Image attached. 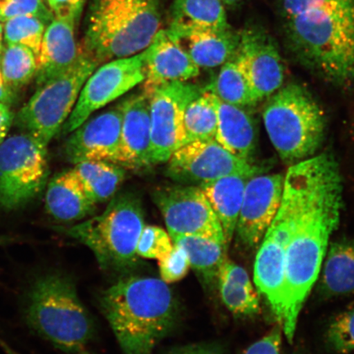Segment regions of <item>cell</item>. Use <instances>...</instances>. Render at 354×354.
Instances as JSON below:
<instances>
[{"label":"cell","mask_w":354,"mask_h":354,"mask_svg":"<svg viewBox=\"0 0 354 354\" xmlns=\"http://www.w3.org/2000/svg\"><path fill=\"white\" fill-rule=\"evenodd\" d=\"M165 354H225L223 348L216 343H198L169 349Z\"/></svg>","instance_id":"obj_40"},{"label":"cell","mask_w":354,"mask_h":354,"mask_svg":"<svg viewBox=\"0 0 354 354\" xmlns=\"http://www.w3.org/2000/svg\"><path fill=\"white\" fill-rule=\"evenodd\" d=\"M145 53L103 64L86 80L61 131L68 136L91 115L143 83Z\"/></svg>","instance_id":"obj_11"},{"label":"cell","mask_w":354,"mask_h":354,"mask_svg":"<svg viewBox=\"0 0 354 354\" xmlns=\"http://www.w3.org/2000/svg\"><path fill=\"white\" fill-rule=\"evenodd\" d=\"M206 90L224 103L240 107L254 105L259 102L249 79L234 56L221 66L214 81Z\"/></svg>","instance_id":"obj_30"},{"label":"cell","mask_w":354,"mask_h":354,"mask_svg":"<svg viewBox=\"0 0 354 354\" xmlns=\"http://www.w3.org/2000/svg\"><path fill=\"white\" fill-rule=\"evenodd\" d=\"M48 174L47 146L32 135L8 137L0 145V207L19 209L38 196Z\"/></svg>","instance_id":"obj_10"},{"label":"cell","mask_w":354,"mask_h":354,"mask_svg":"<svg viewBox=\"0 0 354 354\" xmlns=\"http://www.w3.org/2000/svg\"><path fill=\"white\" fill-rule=\"evenodd\" d=\"M171 240L187 252L190 268L203 284L209 286L216 283L221 265L227 257L228 247L225 243L197 236H180Z\"/></svg>","instance_id":"obj_29"},{"label":"cell","mask_w":354,"mask_h":354,"mask_svg":"<svg viewBox=\"0 0 354 354\" xmlns=\"http://www.w3.org/2000/svg\"><path fill=\"white\" fill-rule=\"evenodd\" d=\"M12 113L8 106L0 103V145L6 140L8 130L12 125Z\"/></svg>","instance_id":"obj_41"},{"label":"cell","mask_w":354,"mask_h":354,"mask_svg":"<svg viewBox=\"0 0 354 354\" xmlns=\"http://www.w3.org/2000/svg\"><path fill=\"white\" fill-rule=\"evenodd\" d=\"M123 113V101L104 112L88 117L70 133L64 146L65 157L73 165L86 161L115 163Z\"/></svg>","instance_id":"obj_17"},{"label":"cell","mask_w":354,"mask_h":354,"mask_svg":"<svg viewBox=\"0 0 354 354\" xmlns=\"http://www.w3.org/2000/svg\"><path fill=\"white\" fill-rule=\"evenodd\" d=\"M20 15L34 16L46 26L55 19L46 0H10L0 10V21H6Z\"/></svg>","instance_id":"obj_36"},{"label":"cell","mask_w":354,"mask_h":354,"mask_svg":"<svg viewBox=\"0 0 354 354\" xmlns=\"http://www.w3.org/2000/svg\"><path fill=\"white\" fill-rule=\"evenodd\" d=\"M167 162V174L171 179L197 187L227 176L259 174L250 160L228 151L216 140L185 144Z\"/></svg>","instance_id":"obj_12"},{"label":"cell","mask_w":354,"mask_h":354,"mask_svg":"<svg viewBox=\"0 0 354 354\" xmlns=\"http://www.w3.org/2000/svg\"><path fill=\"white\" fill-rule=\"evenodd\" d=\"M263 122L273 147L287 162L313 156L324 140V113L306 88L297 84L281 86L268 97Z\"/></svg>","instance_id":"obj_7"},{"label":"cell","mask_w":354,"mask_h":354,"mask_svg":"<svg viewBox=\"0 0 354 354\" xmlns=\"http://www.w3.org/2000/svg\"><path fill=\"white\" fill-rule=\"evenodd\" d=\"M218 131V109L216 96L203 90L189 102L185 111V144L194 141L216 140Z\"/></svg>","instance_id":"obj_31"},{"label":"cell","mask_w":354,"mask_h":354,"mask_svg":"<svg viewBox=\"0 0 354 354\" xmlns=\"http://www.w3.org/2000/svg\"><path fill=\"white\" fill-rule=\"evenodd\" d=\"M299 205L287 247L280 325L293 342L299 317L319 278L331 234L337 229L342 209L339 168L327 153L295 163Z\"/></svg>","instance_id":"obj_1"},{"label":"cell","mask_w":354,"mask_h":354,"mask_svg":"<svg viewBox=\"0 0 354 354\" xmlns=\"http://www.w3.org/2000/svg\"><path fill=\"white\" fill-rule=\"evenodd\" d=\"M101 214L72 227H55L56 232L83 243L105 272L127 274L137 267V243L145 224L142 203L133 193L110 199Z\"/></svg>","instance_id":"obj_6"},{"label":"cell","mask_w":354,"mask_h":354,"mask_svg":"<svg viewBox=\"0 0 354 354\" xmlns=\"http://www.w3.org/2000/svg\"><path fill=\"white\" fill-rule=\"evenodd\" d=\"M84 50L98 64L134 56L161 29L160 0H93Z\"/></svg>","instance_id":"obj_4"},{"label":"cell","mask_w":354,"mask_h":354,"mask_svg":"<svg viewBox=\"0 0 354 354\" xmlns=\"http://www.w3.org/2000/svg\"><path fill=\"white\" fill-rule=\"evenodd\" d=\"M115 163L134 170L153 165L149 98L144 92L123 100L120 144Z\"/></svg>","instance_id":"obj_18"},{"label":"cell","mask_w":354,"mask_h":354,"mask_svg":"<svg viewBox=\"0 0 354 354\" xmlns=\"http://www.w3.org/2000/svg\"><path fill=\"white\" fill-rule=\"evenodd\" d=\"M99 303L122 354H153L178 321V302L160 278L122 277Z\"/></svg>","instance_id":"obj_3"},{"label":"cell","mask_w":354,"mask_h":354,"mask_svg":"<svg viewBox=\"0 0 354 354\" xmlns=\"http://www.w3.org/2000/svg\"><path fill=\"white\" fill-rule=\"evenodd\" d=\"M98 66L83 48L72 68L39 86L17 114L19 125L47 146L68 120L84 84Z\"/></svg>","instance_id":"obj_8"},{"label":"cell","mask_w":354,"mask_h":354,"mask_svg":"<svg viewBox=\"0 0 354 354\" xmlns=\"http://www.w3.org/2000/svg\"><path fill=\"white\" fill-rule=\"evenodd\" d=\"M55 17L77 22L86 0H46Z\"/></svg>","instance_id":"obj_38"},{"label":"cell","mask_w":354,"mask_h":354,"mask_svg":"<svg viewBox=\"0 0 354 354\" xmlns=\"http://www.w3.org/2000/svg\"><path fill=\"white\" fill-rule=\"evenodd\" d=\"M48 214L61 223H73L91 216L95 203L86 196L73 169L57 174L48 185L46 196Z\"/></svg>","instance_id":"obj_22"},{"label":"cell","mask_w":354,"mask_h":354,"mask_svg":"<svg viewBox=\"0 0 354 354\" xmlns=\"http://www.w3.org/2000/svg\"><path fill=\"white\" fill-rule=\"evenodd\" d=\"M73 354H90V353H87V352H86V351H81V352L75 353H73Z\"/></svg>","instance_id":"obj_47"},{"label":"cell","mask_w":354,"mask_h":354,"mask_svg":"<svg viewBox=\"0 0 354 354\" xmlns=\"http://www.w3.org/2000/svg\"><path fill=\"white\" fill-rule=\"evenodd\" d=\"M13 102V92L8 88L4 82L1 65H0V103L10 107Z\"/></svg>","instance_id":"obj_42"},{"label":"cell","mask_w":354,"mask_h":354,"mask_svg":"<svg viewBox=\"0 0 354 354\" xmlns=\"http://www.w3.org/2000/svg\"><path fill=\"white\" fill-rule=\"evenodd\" d=\"M216 285L225 307L234 315L252 317L260 313L259 296L249 274L228 256L221 265Z\"/></svg>","instance_id":"obj_23"},{"label":"cell","mask_w":354,"mask_h":354,"mask_svg":"<svg viewBox=\"0 0 354 354\" xmlns=\"http://www.w3.org/2000/svg\"><path fill=\"white\" fill-rule=\"evenodd\" d=\"M153 199L171 238L197 236L227 245L218 216L201 187L183 184L162 187L155 190Z\"/></svg>","instance_id":"obj_13"},{"label":"cell","mask_w":354,"mask_h":354,"mask_svg":"<svg viewBox=\"0 0 354 354\" xmlns=\"http://www.w3.org/2000/svg\"><path fill=\"white\" fill-rule=\"evenodd\" d=\"M174 247L169 233L157 225H145L137 243L140 258L160 260Z\"/></svg>","instance_id":"obj_34"},{"label":"cell","mask_w":354,"mask_h":354,"mask_svg":"<svg viewBox=\"0 0 354 354\" xmlns=\"http://www.w3.org/2000/svg\"><path fill=\"white\" fill-rule=\"evenodd\" d=\"M216 104L218 109L216 140L228 151L250 160L256 140L254 125L250 114L243 107L224 103L216 97Z\"/></svg>","instance_id":"obj_25"},{"label":"cell","mask_w":354,"mask_h":354,"mask_svg":"<svg viewBox=\"0 0 354 354\" xmlns=\"http://www.w3.org/2000/svg\"><path fill=\"white\" fill-rule=\"evenodd\" d=\"M288 46L337 82L354 77V0H276Z\"/></svg>","instance_id":"obj_2"},{"label":"cell","mask_w":354,"mask_h":354,"mask_svg":"<svg viewBox=\"0 0 354 354\" xmlns=\"http://www.w3.org/2000/svg\"><path fill=\"white\" fill-rule=\"evenodd\" d=\"M4 82L12 92L28 85L35 77L37 56L30 48L19 44H7L0 55Z\"/></svg>","instance_id":"obj_32"},{"label":"cell","mask_w":354,"mask_h":354,"mask_svg":"<svg viewBox=\"0 0 354 354\" xmlns=\"http://www.w3.org/2000/svg\"><path fill=\"white\" fill-rule=\"evenodd\" d=\"M145 53V94L165 84L189 82L201 73L192 57L174 41L167 29L158 30Z\"/></svg>","instance_id":"obj_19"},{"label":"cell","mask_w":354,"mask_h":354,"mask_svg":"<svg viewBox=\"0 0 354 354\" xmlns=\"http://www.w3.org/2000/svg\"><path fill=\"white\" fill-rule=\"evenodd\" d=\"M46 26L34 16L13 17L4 25V39L6 44H19L30 48L37 57Z\"/></svg>","instance_id":"obj_33"},{"label":"cell","mask_w":354,"mask_h":354,"mask_svg":"<svg viewBox=\"0 0 354 354\" xmlns=\"http://www.w3.org/2000/svg\"><path fill=\"white\" fill-rule=\"evenodd\" d=\"M281 329L275 328L251 344L241 354H281Z\"/></svg>","instance_id":"obj_39"},{"label":"cell","mask_w":354,"mask_h":354,"mask_svg":"<svg viewBox=\"0 0 354 354\" xmlns=\"http://www.w3.org/2000/svg\"><path fill=\"white\" fill-rule=\"evenodd\" d=\"M26 324L62 351L78 353L94 335L95 326L69 277L46 272L34 279L25 296Z\"/></svg>","instance_id":"obj_5"},{"label":"cell","mask_w":354,"mask_h":354,"mask_svg":"<svg viewBox=\"0 0 354 354\" xmlns=\"http://www.w3.org/2000/svg\"><path fill=\"white\" fill-rule=\"evenodd\" d=\"M220 1L223 3L225 6H234L243 2V0H220Z\"/></svg>","instance_id":"obj_43"},{"label":"cell","mask_w":354,"mask_h":354,"mask_svg":"<svg viewBox=\"0 0 354 354\" xmlns=\"http://www.w3.org/2000/svg\"><path fill=\"white\" fill-rule=\"evenodd\" d=\"M3 21H0V55L2 54L3 51Z\"/></svg>","instance_id":"obj_45"},{"label":"cell","mask_w":354,"mask_h":354,"mask_svg":"<svg viewBox=\"0 0 354 354\" xmlns=\"http://www.w3.org/2000/svg\"><path fill=\"white\" fill-rule=\"evenodd\" d=\"M259 101L283 86L285 66L275 39L263 26L250 25L240 30L236 55Z\"/></svg>","instance_id":"obj_15"},{"label":"cell","mask_w":354,"mask_h":354,"mask_svg":"<svg viewBox=\"0 0 354 354\" xmlns=\"http://www.w3.org/2000/svg\"><path fill=\"white\" fill-rule=\"evenodd\" d=\"M77 22L57 19L47 26L37 57L38 86L63 74L76 63L83 48L75 37Z\"/></svg>","instance_id":"obj_20"},{"label":"cell","mask_w":354,"mask_h":354,"mask_svg":"<svg viewBox=\"0 0 354 354\" xmlns=\"http://www.w3.org/2000/svg\"><path fill=\"white\" fill-rule=\"evenodd\" d=\"M299 205V185L293 166L285 175L280 209L266 232L257 254L254 280L280 322L282 315L286 258Z\"/></svg>","instance_id":"obj_9"},{"label":"cell","mask_w":354,"mask_h":354,"mask_svg":"<svg viewBox=\"0 0 354 354\" xmlns=\"http://www.w3.org/2000/svg\"><path fill=\"white\" fill-rule=\"evenodd\" d=\"M203 91L194 84L179 82L165 84L146 94L149 98L153 165L167 162L184 145L185 109Z\"/></svg>","instance_id":"obj_14"},{"label":"cell","mask_w":354,"mask_h":354,"mask_svg":"<svg viewBox=\"0 0 354 354\" xmlns=\"http://www.w3.org/2000/svg\"><path fill=\"white\" fill-rule=\"evenodd\" d=\"M158 268L161 280L167 284L183 280L190 269L187 252L183 247L174 243L170 253L158 260Z\"/></svg>","instance_id":"obj_37"},{"label":"cell","mask_w":354,"mask_h":354,"mask_svg":"<svg viewBox=\"0 0 354 354\" xmlns=\"http://www.w3.org/2000/svg\"><path fill=\"white\" fill-rule=\"evenodd\" d=\"M167 30L199 69L223 66L236 55L240 42V32L232 28L218 30Z\"/></svg>","instance_id":"obj_21"},{"label":"cell","mask_w":354,"mask_h":354,"mask_svg":"<svg viewBox=\"0 0 354 354\" xmlns=\"http://www.w3.org/2000/svg\"><path fill=\"white\" fill-rule=\"evenodd\" d=\"M326 342L336 353L348 354L354 351V308L340 313L330 323Z\"/></svg>","instance_id":"obj_35"},{"label":"cell","mask_w":354,"mask_h":354,"mask_svg":"<svg viewBox=\"0 0 354 354\" xmlns=\"http://www.w3.org/2000/svg\"><path fill=\"white\" fill-rule=\"evenodd\" d=\"M10 2V0H0V10Z\"/></svg>","instance_id":"obj_46"},{"label":"cell","mask_w":354,"mask_h":354,"mask_svg":"<svg viewBox=\"0 0 354 354\" xmlns=\"http://www.w3.org/2000/svg\"><path fill=\"white\" fill-rule=\"evenodd\" d=\"M11 242V237L8 236H0V246L10 245Z\"/></svg>","instance_id":"obj_44"},{"label":"cell","mask_w":354,"mask_h":354,"mask_svg":"<svg viewBox=\"0 0 354 354\" xmlns=\"http://www.w3.org/2000/svg\"><path fill=\"white\" fill-rule=\"evenodd\" d=\"M84 192L95 205L110 201L125 179V168L107 161H86L73 168Z\"/></svg>","instance_id":"obj_28"},{"label":"cell","mask_w":354,"mask_h":354,"mask_svg":"<svg viewBox=\"0 0 354 354\" xmlns=\"http://www.w3.org/2000/svg\"><path fill=\"white\" fill-rule=\"evenodd\" d=\"M284 183L281 174H256L248 180L234 233L243 246L260 245L280 209Z\"/></svg>","instance_id":"obj_16"},{"label":"cell","mask_w":354,"mask_h":354,"mask_svg":"<svg viewBox=\"0 0 354 354\" xmlns=\"http://www.w3.org/2000/svg\"><path fill=\"white\" fill-rule=\"evenodd\" d=\"M169 28L218 30L232 26L220 0H174Z\"/></svg>","instance_id":"obj_27"},{"label":"cell","mask_w":354,"mask_h":354,"mask_svg":"<svg viewBox=\"0 0 354 354\" xmlns=\"http://www.w3.org/2000/svg\"><path fill=\"white\" fill-rule=\"evenodd\" d=\"M250 177L243 175L227 176L199 187L218 216L228 247L236 233L243 194L247 181Z\"/></svg>","instance_id":"obj_24"},{"label":"cell","mask_w":354,"mask_h":354,"mask_svg":"<svg viewBox=\"0 0 354 354\" xmlns=\"http://www.w3.org/2000/svg\"><path fill=\"white\" fill-rule=\"evenodd\" d=\"M319 289L327 298L354 294V240L331 243L323 261Z\"/></svg>","instance_id":"obj_26"}]
</instances>
